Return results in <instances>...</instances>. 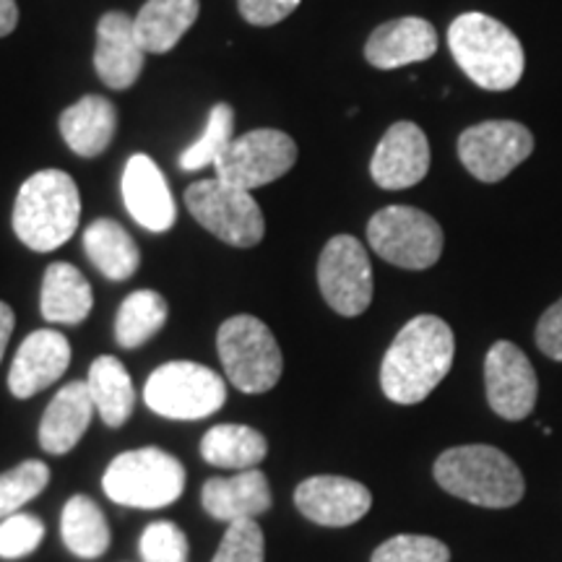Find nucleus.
<instances>
[{
	"label": "nucleus",
	"instance_id": "1",
	"mask_svg": "<svg viewBox=\"0 0 562 562\" xmlns=\"http://www.w3.org/2000/svg\"><path fill=\"white\" fill-rule=\"evenodd\" d=\"M456 339L451 326L438 315L412 318L385 351L381 389L393 404L425 402L451 372Z\"/></svg>",
	"mask_w": 562,
	"mask_h": 562
},
{
	"label": "nucleus",
	"instance_id": "2",
	"mask_svg": "<svg viewBox=\"0 0 562 562\" xmlns=\"http://www.w3.org/2000/svg\"><path fill=\"white\" fill-rule=\"evenodd\" d=\"M448 47L476 87L508 91L521 81L526 66L521 40L487 13H461L448 26Z\"/></svg>",
	"mask_w": 562,
	"mask_h": 562
},
{
	"label": "nucleus",
	"instance_id": "3",
	"mask_svg": "<svg viewBox=\"0 0 562 562\" xmlns=\"http://www.w3.org/2000/svg\"><path fill=\"white\" fill-rule=\"evenodd\" d=\"M81 193L63 170H40L21 186L13 206V232L34 252H50L76 235Z\"/></svg>",
	"mask_w": 562,
	"mask_h": 562
},
{
	"label": "nucleus",
	"instance_id": "4",
	"mask_svg": "<svg viewBox=\"0 0 562 562\" xmlns=\"http://www.w3.org/2000/svg\"><path fill=\"white\" fill-rule=\"evenodd\" d=\"M435 482L461 501L482 508H513L524 497V474L501 448H448L435 461Z\"/></svg>",
	"mask_w": 562,
	"mask_h": 562
},
{
	"label": "nucleus",
	"instance_id": "5",
	"mask_svg": "<svg viewBox=\"0 0 562 562\" xmlns=\"http://www.w3.org/2000/svg\"><path fill=\"white\" fill-rule=\"evenodd\" d=\"M102 490L112 503L138 510H159L186 492V467L161 448H136L110 461Z\"/></svg>",
	"mask_w": 562,
	"mask_h": 562
},
{
	"label": "nucleus",
	"instance_id": "6",
	"mask_svg": "<svg viewBox=\"0 0 562 562\" xmlns=\"http://www.w3.org/2000/svg\"><path fill=\"white\" fill-rule=\"evenodd\" d=\"M216 349L227 381L237 391L266 393L281 381L284 357L277 336L256 315H232L220 326Z\"/></svg>",
	"mask_w": 562,
	"mask_h": 562
},
{
	"label": "nucleus",
	"instance_id": "7",
	"mask_svg": "<svg viewBox=\"0 0 562 562\" xmlns=\"http://www.w3.org/2000/svg\"><path fill=\"white\" fill-rule=\"evenodd\" d=\"M144 402L167 419H203L227 404V383L206 364L175 360L157 368L144 385Z\"/></svg>",
	"mask_w": 562,
	"mask_h": 562
},
{
	"label": "nucleus",
	"instance_id": "8",
	"mask_svg": "<svg viewBox=\"0 0 562 562\" xmlns=\"http://www.w3.org/2000/svg\"><path fill=\"white\" fill-rule=\"evenodd\" d=\"M186 206L203 229L232 248H256L266 235V220L250 191L220 178L193 182L186 191Z\"/></svg>",
	"mask_w": 562,
	"mask_h": 562
},
{
	"label": "nucleus",
	"instance_id": "9",
	"mask_svg": "<svg viewBox=\"0 0 562 562\" xmlns=\"http://www.w3.org/2000/svg\"><path fill=\"white\" fill-rule=\"evenodd\" d=\"M370 248L398 269L425 271L440 261L442 229L427 211L385 206L368 224Z\"/></svg>",
	"mask_w": 562,
	"mask_h": 562
},
{
	"label": "nucleus",
	"instance_id": "10",
	"mask_svg": "<svg viewBox=\"0 0 562 562\" xmlns=\"http://www.w3.org/2000/svg\"><path fill=\"white\" fill-rule=\"evenodd\" d=\"M297 161V144L290 133L277 128H258L232 140L229 151L216 161V178L243 191L269 186L284 178Z\"/></svg>",
	"mask_w": 562,
	"mask_h": 562
},
{
	"label": "nucleus",
	"instance_id": "11",
	"mask_svg": "<svg viewBox=\"0 0 562 562\" xmlns=\"http://www.w3.org/2000/svg\"><path fill=\"white\" fill-rule=\"evenodd\" d=\"M323 300L344 318H357L372 302V266L364 245L351 235H336L318 258Z\"/></svg>",
	"mask_w": 562,
	"mask_h": 562
},
{
	"label": "nucleus",
	"instance_id": "12",
	"mask_svg": "<svg viewBox=\"0 0 562 562\" xmlns=\"http://www.w3.org/2000/svg\"><path fill=\"white\" fill-rule=\"evenodd\" d=\"M533 136L516 121H487L459 136V159L476 180L501 182L531 157Z\"/></svg>",
	"mask_w": 562,
	"mask_h": 562
},
{
	"label": "nucleus",
	"instance_id": "13",
	"mask_svg": "<svg viewBox=\"0 0 562 562\" xmlns=\"http://www.w3.org/2000/svg\"><path fill=\"white\" fill-rule=\"evenodd\" d=\"M484 389L497 417L510 422L526 419L537 406V370L516 344L497 341L492 344L484 360Z\"/></svg>",
	"mask_w": 562,
	"mask_h": 562
},
{
	"label": "nucleus",
	"instance_id": "14",
	"mask_svg": "<svg viewBox=\"0 0 562 562\" xmlns=\"http://www.w3.org/2000/svg\"><path fill=\"white\" fill-rule=\"evenodd\" d=\"M294 505L307 521L328 526V529H344L368 516L372 492L349 476L318 474L297 484Z\"/></svg>",
	"mask_w": 562,
	"mask_h": 562
},
{
	"label": "nucleus",
	"instance_id": "15",
	"mask_svg": "<svg viewBox=\"0 0 562 562\" xmlns=\"http://www.w3.org/2000/svg\"><path fill=\"white\" fill-rule=\"evenodd\" d=\"M430 172V144L417 123H393L378 144L370 161V175L383 191H404L417 186Z\"/></svg>",
	"mask_w": 562,
	"mask_h": 562
},
{
	"label": "nucleus",
	"instance_id": "16",
	"mask_svg": "<svg viewBox=\"0 0 562 562\" xmlns=\"http://www.w3.org/2000/svg\"><path fill=\"white\" fill-rule=\"evenodd\" d=\"M70 364V344L60 331L40 328L21 341L9 370V391L16 398H32L60 381Z\"/></svg>",
	"mask_w": 562,
	"mask_h": 562
},
{
	"label": "nucleus",
	"instance_id": "17",
	"mask_svg": "<svg viewBox=\"0 0 562 562\" xmlns=\"http://www.w3.org/2000/svg\"><path fill=\"white\" fill-rule=\"evenodd\" d=\"M146 50L133 30V19L123 11H110L97 26L94 68L104 87L131 89L144 70Z\"/></svg>",
	"mask_w": 562,
	"mask_h": 562
},
{
	"label": "nucleus",
	"instance_id": "18",
	"mask_svg": "<svg viewBox=\"0 0 562 562\" xmlns=\"http://www.w3.org/2000/svg\"><path fill=\"white\" fill-rule=\"evenodd\" d=\"M123 201L133 220L149 232H167L178 216L165 172L146 154H133L125 165Z\"/></svg>",
	"mask_w": 562,
	"mask_h": 562
},
{
	"label": "nucleus",
	"instance_id": "19",
	"mask_svg": "<svg viewBox=\"0 0 562 562\" xmlns=\"http://www.w3.org/2000/svg\"><path fill=\"white\" fill-rule=\"evenodd\" d=\"M201 505L214 521H243L271 510L269 476L261 469H245L232 476H211L201 490Z\"/></svg>",
	"mask_w": 562,
	"mask_h": 562
},
{
	"label": "nucleus",
	"instance_id": "20",
	"mask_svg": "<svg viewBox=\"0 0 562 562\" xmlns=\"http://www.w3.org/2000/svg\"><path fill=\"white\" fill-rule=\"evenodd\" d=\"M438 50V34L427 19L404 16L381 24L364 45V58L372 68L393 70L432 58Z\"/></svg>",
	"mask_w": 562,
	"mask_h": 562
},
{
	"label": "nucleus",
	"instance_id": "21",
	"mask_svg": "<svg viewBox=\"0 0 562 562\" xmlns=\"http://www.w3.org/2000/svg\"><path fill=\"white\" fill-rule=\"evenodd\" d=\"M94 402L87 381L68 383L55 393L40 419V446L45 453L63 456L79 446L94 417Z\"/></svg>",
	"mask_w": 562,
	"mask_h": 562
},
{
	"label": "nucleus",
	"instance_id": "22",
	"mask_svg": "<svg viewBox=\"0 0 562 562\" xmlns=\"http://www.w3.org/2000/svg\"><path fill=\"white\" fill-rule=\"evenodd\" d=\"M117 110L104 97L87 94L60 115V136L79 157H100L115 138Z\"/></svg>",
	"mask_w": 562,
	"mask_h": 562
},
{
	"label": "nucleus",
	"instance_id": "23",
	"mask_svg": "<svg viewBox=\"0 0 562 562\" xmlns=\"http://www.w3.org/2000/svg\"><path fill=\"white\" fill-rule=\"evenodd\" d=\"M94 305V294L87 277L70 263L47 266L45 279H42L40 311L47 323H63V326H76L87 321Z\"/></svg>",
	"mask_w": 562,
	"mask_h": 562
},
{
	"label": "nucleus",
	"instance_id": "24",
	"mask_svg": "<svg viewBox=\"0 0 562 562\" xmlns=\"http://www.w3.org/2000/svg\"><path fill=\"white\" fill-rule=\"evenodd\" d=\"M201 13V0H146L133 30L146 53H170Z\"/></svg>",
	"mask_w": 562,
	"mask_h": 562
},
{
	"label": "nucleus",
	"instance_id": "25",
	"mask_svg": "<svg viewBox=\"0 0 562 562\" xmlns=\"http://www.w3.org/2000/svg\"><path fill=\"white\" fill-rule=\"evenodd\" d=\"M83 250L110 281H125L138 271L140 250L128 229L115 220H97L83 232Z\"/></svg>",
	"mask_w": 562,
	"mask_h": 562
},
{
	"label": "nucleus",
	"instance_id": "26",
	"mask_svg": "<svg viewBox=\"0 0 562 562\" xmlns=\"http://www.w3.org/2000/svg\"><path fill=\"white\" fill-rule=\"evenodd\" d=\"M87 385L104 425L123 427L136 406V389H133L128 368L117 357H97L89 368Z\"/></svg>",
	"mask_w": 562,
	"mask_h": 562
},
{
	"label": "nucleus",
	"instance_id": "27",
	"mask_svg": "<svg viewBox=\"0 0 562 562\" xmlns=\"http://www.w3.org/2000/svg\"><path fill=\"white\" fill-rule=\"evenodd\" d=\"M269 453L263 432L248 425H214L201 438V459L220 469H258Z\"/></svg>",
	"mask_w": 562,
	"mask_h": 562
},
{
	"label": "nucleus",
	"instance_id": "28",
	"mask_svg": "<svg viewBox=\"0 0 562 562\" xmlns=\"http://www.w3.org/2000/svg\"><path fill=\"white\" fill-rule=\"evenodd\" d=\"M60 537L76 558L97 560L110 547V524L91 497L74 495L63 508Z\"/></svg>",
	"mask_w": 562,
	"mask_h": 562
},
{
	"label": "nucleus",
	"instance_id": "29",
	"mask_svg": "<svg viewBox=\"0 0 562 562\" xmlns=\"http://www.w3.org/2000/svg\"><path fill=\"white\" fill-rule=\"evenodd\" d=\"M167 300L154 290H138L123 300L115 318V341L123 349H138L154 339L167 323Z\"/></svg>",
	"mask_w": 562,
	"mask_h": 562
},
{
	"label": "nucleus",
	"instance_id": "30",
	"mask_svg": "<svg viewBox=\"0 0 562 562\" xmlns=\"http://www.w3.org/2000/svg\"><path fill=\"white\" fill-rule=\"evenodd\" d=\"M232 131H235V110L227 102L214 104L209 112L206 131L201 133V138L195 144H191L180 154V170L195 172L203 170V167H216V161L224 159L232 140H235Z\"/></svg>",
	"mask_w": 562,
	"mask_h": 562
},
{
	"label": "nucleus",
	"instance_id": "31",
	"mask_svg": "<svg viewBox=\"0 0 562 562\" xmlns=\"http://www.w3.org/2000/svg\"><path fill=\"white\" fill-rule=\"evenodd\" d=\"M50 484V467L45 461L30 459L0 474V518H9L19 508L45 492Z\"/></svg>",
	"mask_w": 562,
	"mask_h": 562
},
{
	"label": "nucleus",
	"instance_id": "32",
	"mask_svg": "<svg viewBox=\"0 0 562 562\" xmlns=\"http://www.w3.org/2000/svg\"><path fill=\"white\" fill-rule=\"evenodd\" d=\"M370 562H451V550L435 537L398 533L372 552Z\"/></svg>",
	"mask_w": 562,
	"mask_h": 562
},
{
	"label": "nucleus",
	"instance_id": "33",
	"mask_svg": "<svg viewBox=\"0 0 562 562\" xmlns=\"http://www.w3.org/2000/svg\"><path fill=\"white\" fill-rule=\"evenodd\" d=\"M266 560V537L252 518L227 524L220 550L211 562H263Z\"/></svg>",
	"mask_w": 562,
	"mask_h": 562
},
{
	"label": "nucleus",
	"instance_id": "34",
	"mask_svg": "<svg viewBox=\"0 0 562 562\" xmlns=\"http://www.w3.org/2000/svg\"><path fill=\"white\" fill-rule=\"evenodd\" d=\"M138 550L144 562H188V537L172 521H154L138 539Z\"/></svg>",
	"mask_w": 562,
	"mask_h": 562
},
{
	"label": "nucleus",
	"instance_id": "35",
	"mask_svg": "<svg viewBox=\"0 0 562 562\" xmlns=\"http://www.w3.org/2000/svg\"><path fill=\"white\" fill-rule=\"evenodd\" d=\"M45 539V524L30 513H13L0 521V558L21 560L34 550H40Z\"/></svg>",
	"mask_w": 562,
	"mask_h": 562
},
{
	"label": "nucleus",
	"instance_id": "36",
	"mask_svg": "<svg viewBox=\"0 0 562 562\" xmlns=\"http://www.w3.org/2000/svg\"><path fill=\"white\" fill-rule=\"evenodd\" d=\"M300 0H237L243 19L252 26H273L297 11Z\"/></svg>",
	"mask_w": 562,
	"mask_h": 562
},
{
	"label": "nucleus",
	"instance_id": "37",
	"mask_svg": "<svg viewBox=\"0 0 562 562\" xmlns=\"http://www.w3.org/2000/svg\"><path fill=\"white\" fill-rule=\"evenodd\" d=\"M537 347L550 360L562 362V297L544 311L537 326Z\"/></svg>",
	"mask_w": 562,
	"mask_h": 562
},
{
	"label": "nucleus",
	"instance_id": "38",
	"mask_svg": "<svg viewBox=\"0 0 562 562\" xmlns=\"http://www.w3.org/2000/svg\"><path fill=\"white\" fill-rule=\"evenodd\" d=\"M13 326H16V315H13V311L5 302H0V362H3L5 347H9L11 341Z\"/></svg>",
	"mask_w": 562,
	"mask_h": 562
},
{
	"label": "nucleus",
	"instance_id": "39",
	"mask_svg": "<svg viewBox=\"0 0 562 562\" xmlns=\"http://www.w3.org/2000/svg\"><path fill=\"white\" fill-rule=\"evenodd\" d=\"M19 24V5L16 0H0V37L11 34Z\"/></svg>",
	"mask_w": 562,
	"mask_h": 562
}]
</instances>
